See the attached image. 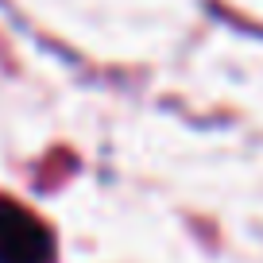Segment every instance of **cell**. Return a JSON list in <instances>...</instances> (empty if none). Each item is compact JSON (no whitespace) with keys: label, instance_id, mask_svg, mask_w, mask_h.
<instances>
[{"label":"cell","instance_id":"cell-1","mask_svg":"<svg viewBox=\"0 0 263 263\" xmlns=\"http://www.w3.org/2000/svg\"><path fill=\"white\" fill-rule=\"evenodd\" d=\"M0 263H54L50 229L12 201H0Z\"/></svg>","mask_w":263,"mask_h":263}]
</instances>
